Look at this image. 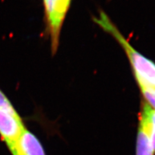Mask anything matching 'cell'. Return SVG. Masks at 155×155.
<instances>
[{
	"instance_id": "cell-1",
	"label": "cell",
	"mask_w": 155,
	"mask_h": 155,
	"mask_svg": "<svg viewBox=\"0 0 155 155\" xmlns=\"http://www.w3.org/2000/svg\"><path fill=\"white\" fill-rule=\"evenodd\" d=\"M94 21L103 30L109 33L122 47L131 65L138 84L155 90V64L140 54L126 40L118 28L104 11H100Z\"/></svg>"
},
{
	"instance_id": "cell-2",
	"label": "cell",
	"mask_w": 155,
	"mask_h": 155,
	"mask_svg": "<svg viewBox=\"0 0 155 155\" xmlns=\"http://www.w3.org/2000/svg\"><path fill=\"white\" fill-rule=\"evenodd\" d=\"M71 2L72 0H43L45 32L50 39L52 56L58 52L61 29Z\"/></svg>"
},
{
	"instance_id": "cell-3",
	"label": "cell",
	"mask_w": 155,
	"mask_h": 155,
	"mask_svg": "<svg viewBox=\"0 0 155 155\" xmlns=\"http://www.w3.org/2000/svg\"><path fill=\"white\" fill-rule=\"evenodd\" d=\"M25 129L20 115L0 110V137L12 155L18 152V140Z\"/></svg>"
},
{
	"instance_id": "cell-4",
	"label": "cell",
	"mask_w": 155,
	"mask_h": 155,
	"mask_svg": "<svg viewBox=\"0 0 155 155\" xmlns=\"http://www.w3.org/2000/svg\"><path fill=\"white\" fill-rule=\"evenodd\" d=\"M18 147L22 155H46L40 140L27 129L18 140Z\"/></svg>"
},
{
	"instance_id": "cell-5",
	"label": "cell",
	"mask_w": 155,
	"mask_h": 155,
	"mask_svg": "<svg viewBox=\"0 0 155 155\" xmlns=\"http://www.w3.org/2000/svg\"><path fill=\"white\" fill-rule=\"evenodd\" d=\"M150 133L146 127L139 122L136 155H154Z\"/></svg>"
},
{
	"instance_id": "cell-6",
	"label": "cell",
	"mask_w": 155,
	"mask_h": 155,
	"mask_svg": "<svg viewBox=\"0 0 155 155\" xmlns=\"http://www.w3.org/2000/svg\"><path fill=\"white\" fill-rule=\"evenodd\" d=\"M139 122H142L148 129L155 153V110L146 102L142 103Z\"/></svg>"
},
{
	"instance_id": "cell-7",
	"label": "cell",
	"mask_w": 155,
	"mask_h": 155,
	"mask_svg": "<svg viewBox=\"0 0 155 155\" xmlns=\"http://www.w3.org/2000/svg\"><path fill=\"white\" fill-rule=\"evenodd\" d=\"M138 85L145 100V102L155 110V90L141 84Z\"/></svg>"
},
{
	"instance_id": "cell-8",
	"label": "cell",
	"mask_w": 155,
	"mask_h": 155,
	"mask_svg": "<svg viewBox=\"0 0 155 155\" xmlns=\"http://www.w3.org/2000/svg\"><path fill=\"white\" fill-rule=\"evenodd\" d=\"M0 110H5L14 115L19 114L8 97L1 89H0Z\"/></svg>"
}]
</instances>
